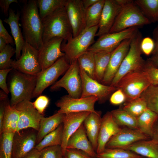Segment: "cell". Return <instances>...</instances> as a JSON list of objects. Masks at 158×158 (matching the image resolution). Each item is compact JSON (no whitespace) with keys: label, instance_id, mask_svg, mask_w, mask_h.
I'll return each instance as SVG.
<instances>
[{"label":"cell","instance_id":"obj_56","mask_svg":"<svg viewBox=\"0 0 158 158\" xmlns=\"http://www.w3.org/2000/svg\"><path fill=\"white\" fill-rule=\"evenodd\" d=\"M99 0H82L83 5L85 9L92 6Z\"/></svg>","mask_w":158,"mask_h":158},{"label":"cell","instance_id":"obj_31","mask_svg":"<svg viewBox=\"0 0 158 158\" xmlns=\"http://www.w3.org/2000/svg\"><path fill=\"white\" fill-rule=\"evenodd\" d=\"M110 112L115 122L120 126L138 130L137 118L122 108L114 109Z\"/></svg>","mask_w":158,"mask_h":158},{"label":"cell","instance_id":"obj_3","mask_svg":"<svg viewBox=\"0 0 158 158\" xmlns=\"http://www.w3.org/2000/svg\"><path fill=\"white\" fill-rule=\"evenodd\" d=\"M142 35L138 32L131 38L128 51L110 85L117 88L120 80L125 75L130 72L142 71L146 66V61L142 58L140 49Z\"/></svg>","mask_w":158,"mask_h":158},{"label":"cell","instance_id":"obj_14","mask_svg":"<svg viewBox=\"0 0 158 158\" xmlns=\"http://www.w3.org/2000/svg\"><path fill=\"white\" fill-rule=\"evenodd\" d=\"M130 0H105L96 37L108 33L123 7Z\"/></svg>","mask_w":158,"mask_h":158},{"label":"cell","instance_id":"obj_28","mask_svg":"<svg viewBox=\"0 0 158 158\" xmlns=\"http://www.w3.org/2000/svg\"><path fill=\"white\" fill-rule=\"evenodd\" d=\"M19 118V112L14 106L6 103L2 127L0 135L3 133H14L17 131Z\"/></svg>","mask_w":158,"mask_h":158},{"label":"cell","instance_id":"obj_18","mask_svg":"<svg viewBox=\"0 0 158 158\" xmlns=\"http://www.w3.org/2000/svg\"><path fill=\"white\" fill-rule=\"evenodd\" d=\"M131 38L123 41L111 52L108 65L101 83L106 85H110L128 51Z\"/></svg>","mask_w":158,"mask_h":158},{"label":"cell","instance_id":"obj_22","mask_svg":"<svg viewBox=\"0 0 158 158\" xmlns=\"http://www.w3.org/2000/svg\"><path fill=\"white\" fill-rule=\"evenodd\" d=\"M90 113L85 111L65 114L63 123L62 140L61 145L63 154L66 149L69 139L83 124L84 120Z\"/></svg>","mask_w":158,"mask_h":158},{"label":"cell","instance_id":"obj_47","mask_svg":"<svg viewBox=\"0 0 158 158\" xmlns=\"http://www.w3.org/2000/svg\"><path fill=\"white\" fill-rule=\"evenodd\" d=\"M143 71L151 85H158V68L145 67Z\"/></svg>","mask_w":158,"mask_h":158},{"label":"cell","instance_id":"obj_42","mask_svg":"<svg viewBox=\"0 0 158 158\" xmlns=\"http://www.w3.org/2000/svg\"><path fill=\"white\" fill-rule=\"evenodd\" d=\"M40 151V158H63V153L60 145L47 147Z\"/></svg>","mask_w":158,"mask_h":158},{"label":"cell","instance_id":"obj_40","mask_svg":"<svg viewBox=\"0 0 158 158\" xmlns=\"http://www.w3.org/2000/svg\"><path fill=\"white\" fill-rule=\"evenodd\" d=\"M14 133H3L0 135V158H12Z\"/></svg>","mask_w":158,"mask_h":158},{"label":"cell","instance_id":"obj_19","mask_svg":"<svg viewBox=\"0 0 158 158\" xmlns=\"http://www.w3.org/2000/svg\"><path fill=\"white\" fill-rule=\"evenodd\" d=\"M34 130L15 133L13 141L12 158H23L35 148L37 134Z\"/></svg>","mask_w":158,"mask_h":158},{"label":"cell","instance_id":"obj_59","mask_svg":"<svg viewBox=\"0 0 158 158\" xmlns=\"http://www.w3.org/2000/svg\"></svg>","mask_w":158,"mask_h":158},{"label":"cell","instance_id":"obj_26","mask_svg":"<svg viewBox=\"0 0 158 158\" xmlns=\"http://www.w3.org/2000/svg\"><path fill=\"white\" fill-rule=\"evenodd\" d=\"M146 158H158V142L152 139L138 141L123 149Z\"/></svg>","mask_w":158,"mask_h":158},{"label":"cell","instance_id":"obj_24","mask_svg":"<svg viewBox=\"0 0 158 158\" xmlns=\"http://www.w3.org/2000/svg\"><path fill=\"white\" fill-rule=\"evenodd\" d=\"M67 148L80 150L93 158L96 157L97 153L88 139L83 123L69 139Z\"/></svg>","mask_w":158,"mask_h":158},{"label":"cell","instance_id":"obj_55","mask_svg":"<svg viewBox=\"0 0 158 158\" xmlns=\"http://www.w3.org/2000/svg\"><path fill=\"white\" fill-rule=\"evenodd\" d=\"M151 139L158 142V118L154 125Z\"/></svg>","mask_w":158,"mask_h":158},{"label":"cell","instance_id":"obj_52","mask_svg":"<svg viewBox=\"0 0 158 158\" xmlns=\"http://www.w3.org/2000/svg\"><path fill=\"white\" fill-rule=\"evenodd\" d=\"M153 35L155 47L152 54V56H154L158 55V26L154 29L153 32Z\"/></svg>","mask_w":158,"mask_h":158},{"label":"cell","instance_id":"obj_21","mask_svg":"<svg viewBox=\"0 0 158 158\" xmlns=\"http://www.w3.org/2000/svg\"><path fill=\"white\" fill-rule=\"evenodd\" d=\"M121 128L114 119L110 111L107 112L102 117L98 137L97 154L102 152L110 138L117 133Z\"/></svg>","mask_w":158,"mask_h":158},{"label":"cell","instance_id":"obj_48","mask_svg":"<svg viewBox=\"0 0 158 158\" xmlns=\"http://www.w3.org/2000/svg\"><path fill=\"white\" fill-rule=\"evenodd\" d=\"M13 69L11 68L0 70V87L8 95L10 92L6 83V77L8 73Z\"/></svg>","mask_w":158,"mask_h":158},{"label":"cell","instance_id":"obj_29","mask_svg":"<svg viewBox=\"0 0 158 158\" xmlns=\"http://www.w3.org/2000/svg\"><path fill=\"white\" fill-rule=\"evenodd\" d=\"M158 115L147 108L137 118L138 129L150 138Z\"/></svg>","mask_w":158,"mask_h":158},{"label":"cell","instance_id":"obj_8","mask_svg":"<svg viewBox=\"0 0 158 158\" xmlns=\"http://www.w3.org/2000/svg\"><path fill=\"white\" fill-rule=\"evenodd\" d=\"M70 65L64 56L59 59L49 67L42 70L36 76V86L32 98L40 95L46 88L53 85L60 76L66 72Z\"/></svg>","mask_w":158,"mask_h":158},{"label":"cell","instance_id":"obj_38","mask_svg":"<svg viewBox=\"0 0 158 158\" xmlns=\"http://www.w3.org/2000/svg\"><path fill=\"white\" fill-rule=\"evenodd\" d=\"M140 97L145 100L147 108L158 115V85H150Z\"/></svg>","mask_w":158,"mask_h":158},{"label":"cell","instance_id":"obj_11","mask_svg":"<svg viewBox=\"0 0 158 158\" xmlns=\"http://www.w3.org/2000/svg\"><path fill=\"white\" fill-rule=\"evenodd\" d=\"M138 27L105 34L99 37L87 51L93 53L100 51L112 52L124 40L131 38L138 31Z\"/></svg>","mask_w":158,"mask_h":158},{"label":"cell","instance_id":"obj_35","mask_svg":"<svg viewBox=\"0 0 158 158\" xmlns=\"http://www.w3.org/2000/svg\"><path fill=\"white\" fill-rule=\"evenodd\" d=\"M63 126L61 124L56 129L50 133L43 139L35 148L40 151L44 148L49 146L61 145Z\"/></svg>","mask_w":158,"mask_h":158},{"label":"cell","instance_id":"obj_58","mask_svg":"<svg viewBox=\"0 0 158 158\" xmlns=\"http://www.w3.org/2000/svg\"><path fill=\"white\" fill-rule=\"evenodd\" d=\"M143 158V157H142V158Z\"/></svg>","mask_w":158,"mask_h":158},{"label":"cell","instance_id":"obj_12","mask_svg":"<svg viewBox=\"0 0 158 158\" xmlns=\"http://www.w3.org/2000/svg\"><path fill=\"white\" fill-rule=\"evenodd\" d=\"M98 99L95 97L73 98L68 95L61 97L55 105L59 108L57 112L64 114L85 111L96 112L94 107Z\"/></svg>","mask_w":158,"mask_h":158},{"label":"cell","instance_id":"obj_15","mask_svg":"<svg viewBox=\"0 0 158 158\" xmlns=\"http://www.w3.org/2000/svg\"><path fill=\"white\" fill-rule=\"evenodd\" d=\"M19 112V118L16 132L30 128L38 131L43 116L40 114L30 100L22 101L14 106Z\"/></svg>","mask_w":158,"mask_h":158},{"label":"cell","instance_id":"obj_30","mask_svg":"<svg viewBox=\"0 0 158 158\" xmlns=\"http://www.w3.org/2000/svg\"><path fill=\"white\" fill-rule=\"evenodd\" d=\"M134 2L151 22L158 21V0H136Z\"/></svg>","mask_w":158,"mask_h":158},{"label":"cell","instance_id":"obj_53","mask_svg":"<svg viewBox=\"0 0 158 158\" xmlns=\"http://www.w3.org/2000/svg\"><path fill=\"white\" fill-rule=\"evenodd\" d=\"M4 100H0L1 102L0 105V131H1L2 127L6 103L4 102Z\"/></svg>","mask_w":158,"mask_h":158},{"label":"cell","instance_id":"obj_49","mask_svg":"<svg viewBox=\"0 0 158 158\" xmlns=\"http://www.w3.org/2000/svg\"><path fill=\"white\" fill-rule=\"evenodd\" d=\"M0 37L3 39L7 44L13 45L14 41L13 37L4 27L3 21L0 19Z\"/></svg>","mask_w":158,"mask_h":158},{"label":"cell","instance_id":"obj_13","mask_svg":"<svg viewBox=\"0 0 158 158\" xmlns=\"http://www.w3.org/2000/svg\"><path fill=\"white\" fill-rule=\"evenodd\" d=\"M80 71L82 82L81 97H95L98 98L99 103H102L117 89L116 87L105 85L91 78L80 68Z\"/></svg>","mask_w":158,"mask_h":158},{"label":"cell","instance_id":"obj_6","mask_svg":"<svg viewBox=\"0 0 158 158\" xmlns=\"http://www.w3.org/2000/svg\"><path fill=\"white\" fill-rule=\"evenodd\" d=\"M151 23L134 1L130 0L122 8L109 33L119 32L130 28L147 25Z\"/></svg>","mask_w":158,"mask_h":158},{"label":"cell","instance_id":"obj_20","mask_svg":"<svg viewBox=\"0 0 158 158\" xmlns=\"http://www.w3.org/2000/svg\"><path fill=\"white\" fill-rule=\"evenodd\" d=\"M150 139L138 130L124 127L110 138L106 148L124 149L138 141Z\"/></svg>","mask_w":158,"mask_h":158},{"label":"cell","instance_id":"obj_25","mask_svg":"<svg viewBox=\"0 0 158 158\" xmlns=\"http://www.w3.org/2000/svg\"><path fill=\"white\" fill-rule=\"evenodd\" d=\"M102 120L101 112L97 111L90 112L83 122L87 136L96 152Z\"/></svg>","mask_w":158,"mask_h":158},{"label":"cell","instance_id":"obj_5","mask_svg":"<svg viewBox=\"0 0 158 158\" xmlns=\"http://www.w3.org/2000/svg\"><path fill=\"white\" fill-rule=\"evenodd\" d=\"M99 25L86 29L66 43H62L61 51L65 54V57L70 64L87 51L95 42V37Z\"/></svg>","mask_w":158,"mask_h":158},{"label":"cell","instance_id":"obj_10","mask_svg":"<svg viewBox=\"0 0 158 158\" xmlns=\"http://www.w3.org/2000/svg\"><path fill=\"white\" fill-rule=\"evenodd\" d=\"M21 52L19 58L13 61L12 68L24 73L37 76L41 71L38 50L25 41Z\"/></svg>","mask_w":158,"mask_h":158},{"label":"cell","instance_id":"obj_45","mask_svg":"<svg viewBox=\"0 0 158 158\" xmlns=\"http://www.w3.org/2000/svg\"><path fill=\"white\" fill-rule=\"evenodd\" d=\"M126 96L120 89L117 88L110 96V103L114 105H118L124 103L126 101Z\"/></svg>","mask_w":158,"mask_h":158},{"label":"cell","instance_id":"obj_43","mask_svg":"<svg viewBox=\"0 0 158 158\" xmlns=\"http://www.w3.org/2000/svg\"><path fill=\"white\" fill-rule=\"evenodd\" d=\"M49 102L48 97L45 95H40L32 102L33 105L36 110L40 114L43 115L45 110Z\"/></svg>","mask_w":158,"mask_h":158},{"label":"cell","instance_id":"obj_17","mask_svg":"<svg viewBox=\"0 0 158 158\" xmlns=\"http://www.w3.org/2000/svg\"><path fill=\"white\" fill-rule=\"evenodd\" d=\"M63 40L53 38L43 43L38 50V58L41 71L53 64L60 58L65 56L61 50Z\"/></svg>","mask_w":158,"mask_h":158},{"label":"cell","instance_id":"obj_41","mask_svg":"<svg viewBox=\"0 0 158 158\" xmlns=\"http://www.w3.org/2000/svg\"><path fill=\"white\" fill-rule=\"evenodd\" d=\"M15 48L10 44H8L5 48L0 51V69L12 68L13 60L11 57L15 54Z\"/></svg>","mask_w":158,"mask_h":158},{"label":"cell","instance_id":"obj_16","mask_svg":"<svg viewBox=\"0 0 158 158\" xmlns=\"http://www.w3.org/2000/svg\"><path fill=\"white\" fill-rule=\"evenodd\" d=\"M65 8L74 37L86 29V9L81 0H67Z\"/></svg>","mask_w":158,"mask_h":158},{"label":"cell","instance_id":"obj_32","mask_svg":"<svg viewBox=\"0 0 158 158\" xmlns=\"http://www.w3.org/2000/svg\"><path fill=\"white\" fill-rule=\"evenodd\" d=\"M111 52L100 51L94 53L95 79L101 83L107 68Z\"/></svg>","mask_w":158,"mask_h":158},{"label":"cell","instance_id":"obj_36","mask_svg":"<svg viewBox=\"0 0 158 158\" xmlns=\"http://www.w3.org/2000/svg\"><path fill=\"white\" fill-rule=\"evenodd\" d=\"M79 67L91 78L95 79L94 53L87 51L77 59Z\"/></svg>","mask_w":158,"mask_h":158},{"label":"cell","instance_id":"obj_57","mask_svg":"<svg viewBox=\"0 0 158 158\" xmlns=\"http://www.w3.org/2000/svg\"><path fill=\"white\" fill-rule=\"evenodd\" d=\"M8 44L5 41L0 37V51L4 49Z\"/></svg>","mask_w":158,"mask_h":158},{"label":"cell","instance_id":"obj_33","mask_svg":"<svg viewBox=\"0 0 158 158\" xmlns=\"http://www.w3.org/2000/svg\"><path fill=\"white\" fill-rule=\"evenodd\" d=\"M105 1L99 0L95 4L86 9V29L99 25Z\"/></svg>","mask_w":158,"mask_h":158},{"label":"cell","instance_id":"obj_23","mask_svg":"<svg viewBox=\"0 0 158 158\" xmlns=\"http://www.w3.org/2000/svg\"><path fill=\"white\" fill-rule=\"evenodd\" d=\"M8 15V18H5L3 22L7 23L10 26L16 46L15 57L16 60H17L21 55L22 48L25 42L19 26V20L21 13L17 10L15 13L14 10L10 9Z\"/></svg>","mask_w":158,"mask_h":158},{"label":"cell","instance_id":"obj_2","mask_svg":"<svg viewBox=\"0 0 158 158\" xmlns=\"http://www.w3.org/2000/svg\"><path fill=\"white\" fill-rule=\"evenodd\" d=\"M42 21L43 43L56 37L62 38L66 42L73 38L72 30L65 6L56 10Z\"/></svg>","mask_w":158,"mask_h":158},{"label":"cell","instance_id":"obj_39","mask_svg":"<svg viewBox=\"0 0 158 158\" xmlns=\"http://www.w3.org/2000/svg\"><path fill=\"white\" fill-rule=\"evenodd\" d=\"M122 108L137 118L147 107L145 100L140 97L135 99L125 102Z\"/></svg>","mask_w":158,"mask_h":158},{"label":"cell","instance_id":"obj_46","mask_svg":"<svg viewBox=\"0 0 158 158\" xmlns=\"http://www.w3.org/2000/svg\"><path fill=\"white\" fill-rule=\"evenodd\" d=\"M63 158H93L86 153L79 150L67 148L63 154Z\"/></svg>","mask_w":158,"mask_h":158},{"label":"cell","instance_id":"obj_37","mask_svg":"<svg viewBox=\"0 0 158 158\" xmlns=\"http://www.w3.org/2000/svg\"><path fill=\"white\" fill-rule=\"evenodd\" d=\"M143 157L130 151L121 148H106L97 154L96 158H141Z\"/></svg>","mask_w":158,"mask_h":158},{"label":"cell","instance_id":"obj_34","mask_svg":"<svg viewBox=\"0 0 158 158\" xmlns=\"http://www.w3.org/2000/svg\"><path fill=\"white\" fill-rule=\"evenodd\" d=\"M66 0H37L39 14L42 20L56 10L64 7Z\"/></svg>","mask_w":158,"mask_h":158},{"label":"cell","instance_id":"obj_44","mask_svg":"<svg viewBox=\"0 0 158 158\" xmlns=\"http://www.w3.org/2000/svg\"><path fill=\"white\" fill-rule=\"evenodd\" d=\"M140 49L142 53L147 56L152 54L154 48L155 44L153 39L150 37L142 39L140 43Z\"/></svg>","mask_w":158,"mask_h":158},{"label":"cell","instance_id":"obj_51","mask_svg":"<svg viewBox=\"0 0 158 158\" xmlns=\"http://www.w3.org/2000/svg\"><path fill=\"white\" fill-rule=\"evenodd\" d=\"M146 67L158 68V55L148 59L146 61Z\"/></svg>","mask_w":158,"mask_h":158},{"label":"cell","instance_id":"obj_50","mask_svg":"<svg viewBox=\"0 0 158 158\" xmlns=\"http://www.w3.org/2000/svg\"><path fill=\"white\" fill-rule=\"evenodd\" d=\"M15 3L18 4L17 0H0V7L5 16L9 14L10 5L12 3Z\"/></svg>","mask_w":158,"mask_h":158},{"label":"cell","instance_id":"obj_1","mask_svg":"<svg viewBox=\"0 0 158 158\" xmlns=\"http://www.w3.org/2000/svg\"><path fill=\"white\" fill-rule=\"evenodd\" d=\"M20 13V20L24 40L39 50L43 44V28L37 0H30L25 2Z\"/></svg>","mask_w":158,"mask_h":158},{"label":"cell","instance_id":"obj_9","mask_svg":"<svg viewBox=\"0 0 158 158\" xmlns=\"http://www.w3.org/2000/svg\"><path fill=\"white\" fill-rule=\"evenodd\" d=\"M61 88L65 89L72 97H81L82 82L77 59L71 63L63 76L52 85L50 90L54 91Z\"/></svg>","mask_w":158,"mask_h":158},{"label":"cell","instance_id":"obj_7","mask_svg":"<svg viewBox=\"0 0 158 158\" xmlns=\"http://www.w3.org/2000/svg\"><path fill=\"white\" fill-rule=\"evenodd\" d=\"M150 85L143 70L132 72L125 75L119 81L117 88L124 92L126 102L140 97Z\"/></svg>","mask_w":158,"mask_h":158},{"label":"cell","instance_id":"obj_54","mask_svg":"<svg viewBox=\"0 0 158 158\" xmlns=\"http://www.w3.org/2000/svg\"><path fill=\"white\" fill-rule=\"evenodd\" d=\"M40 151L34 148L23 158H40Z\"/></svg>","mask_w":158,"mask_h":158},{"label":"cell","instance_id":"obj_27","mask_svg":"<svg viewBox=\"0 0 158 158\" xmlns=\"http://www.w3.org/2000/svg\"><path fill=\"white\" fill-rule=\"evenodd\" d=\"M65 114L57 112L47 117L42 118L40 127L37 135V144L39 143L47 135L56 129L63 123Z\"/></svg>","mask_w":158,"mask_h":158},{"label":"cell","instance_id":"obj_4","mask_svg":"<svg viewBox=\"0 0 158 158\" xmlns=\"http://www.w3.org/2000/svg\"><path fill=\"white\" fill-rule=\"evenodd\" d=\"M10 83L11 94L10 104L14 106L19 103L32 98L36 80V76L24 73L16 70Z\"/></svg>","mask_w":158,"mask_h":158}]
</instances>
